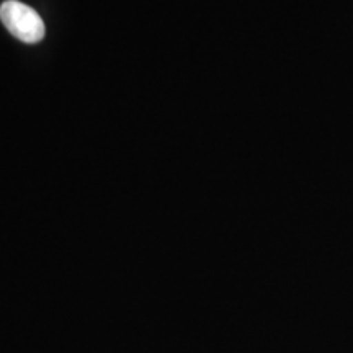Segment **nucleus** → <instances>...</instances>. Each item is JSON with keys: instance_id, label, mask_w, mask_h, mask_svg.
<instances>
[{"instance_id": "1", "label": "nucleus", "mask_w": 353, "mask_h": 353, "mask_svg": "<svg viewBox=\"0 0 353 353\" xmlns=\"http://www.w3.org/2000/svg\"><path fill=\"white\" fill-rule=\"evenodd\" d=\"M0 20L8 33L20 41L34 44L44 38V23L39 13L19 0H7L0 6Z\"/></svg>"}]
</instances>
